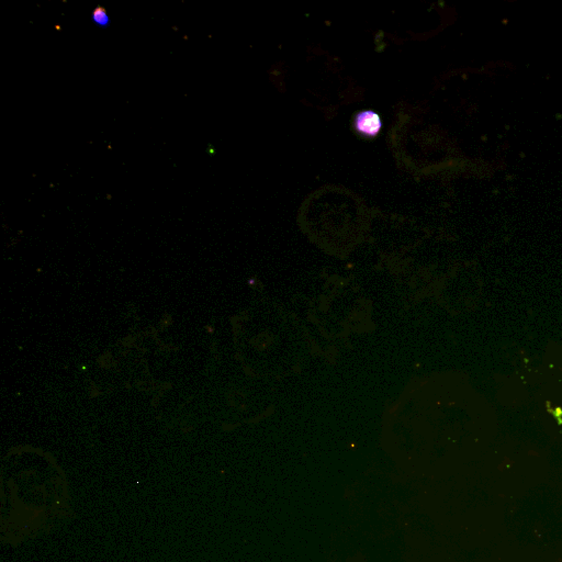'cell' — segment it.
<instances>
[{
	"label": "cell",
	"instance_id": "cell-1",
	"mask_svg": "<svg viewBox=\"0 0 562 562\" xmlns=\"http://www.w3.org/2000/svg\"><path fill=\"white\" fill-rule=\"evenodd\" d=\"M352 124L356 132L367 139L378 137L383 127L381 117L374 110H363L356 113Z\"/></svg>",
	"mask_w": 562,
	"mask_h": 562
},
{
	"label": "cell",
	"instance_id": "cell-2",
	"mask_svg": "<svg viewBox=\"0 0 562 562\" xmlns=\"http://www.w3.org/2000/svg\"><path fill=\"white\" fill-rule=\"evenodd\" d=\"M92 20L94 25L100 28H108L110 25V17L108 14V11L103 7L94 8L92 14Z\"/></svg>",
	"mask_w": 562,
	"mask_h": 562
}]
</instances>
